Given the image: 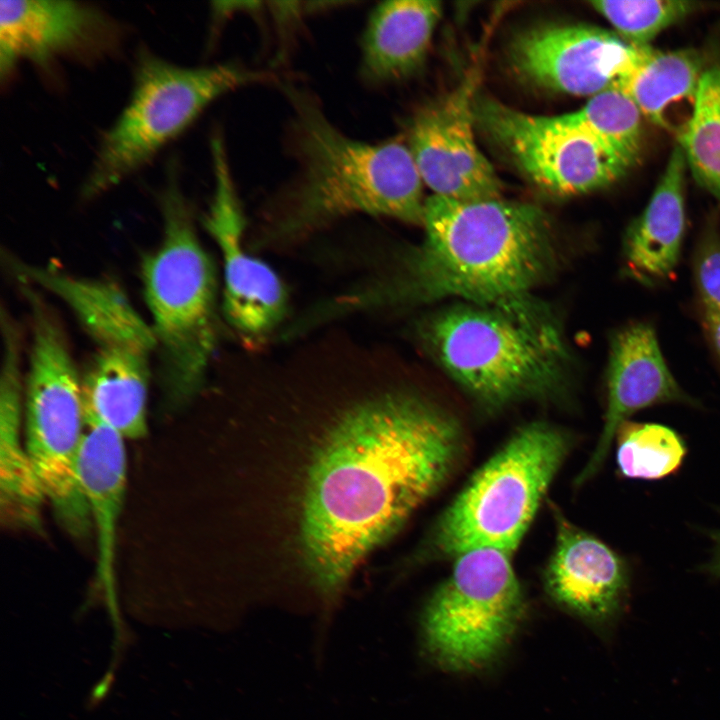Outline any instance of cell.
<instances>
[{
    "mask_svg": "<svg viewBox=\"0 0 720 720\" xmlns=\"http://www.w3.org/2000/svg\"><path fill=\"white\" fill-rule=\"evenodd\" d=\"M687 164L677 144L639 216L625 230L622 274L641 285L655 287L674 273L685 234V176Z\"/></svg>",
    "mask_w": 720,
    "mask_h": 720,
    "instance_id": "obj_19",
    "label": "cell"
},
{
    "mask_svg": "<svg viewBox=\"0 0 720 720\" xmlns=\"http://www.w3.org/2000/svg\"><path fill=\"white\" fill-rule=\"evenodd\" d=\"M678 145L698 185L720 203V59L706 66Z\"/></svg>",
    "mask_w": 720,
    "mask_h": 720,
    "instance_id": "obj_23",
    "label": "cell"
},
{
    "mask_svg": "<svg viewBox=\"0 0 720 720\" xmlns=\"http://www.w3.org/2000/svg\"><path fill=\"white\" fill-rule=\"evenodd\" d=\"M704 57L694 49L657 51L644 46L639 57L618 82L654 124L666 126L667 109L679 101L694 104L706 69Z\"/></svg>",
    "mask_w": 720,
    "mask_h": 720,
    "instance_id": "obj_22",
    "label": "cell"
},
{
    "mask_svg": "<svg viewBox=\"0 0 720 720\" xmlns=\"http://www.w3.org/2000/svg\"><path fill=\"white\" fill-rule=\"evenodd\" d=\"M556 543L545 570L553 600L597 626L613 623L628 594L624 561L605 543L557 513Z\"/></svg>",
    "mask_w": 720,
    "mask_h": 720,
    "instance_id": "obj_17",
    "label": "cell"
},
{
    "mask_svg": "<svg viewBox=\"0 0 720 720\" xmlns=\"http://www.w3.org/2000/svg\"><path fill=\"white\" fill-rule=\"evenodd\" d=\"M569 447L568 435L550 424L520 428L441 515L430 537L432 552L456 557L492 548L511 555Z\"/></svg>",
    "mask_w": 720,
    "mask_h": 720,
    "instance_id": "obj_9",
    "label": "cell"
},
{
    "mask_svg": "<svg viewBox=\"0 0 720 720\" xmlns=\"http://www.w3.org/2000/svg\"><path fill=\"white\" fill-rule=\"evenodd\" d=\"M701 323L706 341L720 363V312H702Z\"/></svg>",
    "mask_w": 720,
    "mask_h": 720,
    "instance_id": "obj_28",
    "label": "cell"
},
{
    "mask_svg": "<svg viewBox=\"0 0 720 720\" xmlns=\"http://www.w3.org/2000/svg\"><path fill=\"white\" fill-rule=\"evenodd\" d=\"M644 46L587 25H541L521 32L510 46L511 64L536 86L594 96L616 86Z\"/></svg>",
    "mask_w": 720,
    "mask_h": 720,
    "instance_id": "obj_13",
    "label": "cell"
},
{
    "mask_svg": "<svg viewBox=\"0 0 720 720\" xmlns=\"http://www.w3.org/2000/svg\"><path fill=\"white\" fill-rule=\"evenodd\" d=\"M715 548L712 559L706 566L708 572L720 578V530L714 535Z\"/></svg>",
    "mask_w": 720,
    "mask_h": 720,
    "instance_id": "obj_29",
    "label": "cell"
},
{
    "mask_svg": "<svg viewBox=\"0 0 720 720\" xmlns=\"http://www.w3.org/2000/svg\"><path fill=\"white\" fill-rule=\"evenodd\" d=\"M692 273L701 313L720 312V232L713 222L697 241Z\"/></svg>",
    "mask_w": 720,
    "mask_h": 720,
    "instance_id": "obj_27",
    "label": "cell"
},
{
    "mask_svg": "<svg viewBox=\"0 0 720 720\" xmlns=\"http://www.w3.org/2000/svg\"><path fill=\"white\" fill-rule=\"evenodd\" d=\"M607 407L597 445L580 473L584 483L603 464L619 427L627 418L656 404H697L671 373L654 327L636 321L618 329L611 337L606 374Z\"/></svg>",
    "mask_w": 720,
    "mask_h": 720,
    "instance_id": "obj_16",
    "label": "cell"
},
{
    "mask_svg": "<svg viewBox=\"0 0 720 720\" xmlns=\"http://www.w3.org/2000/svg\"><path fill=\"white\" fill-rule=\"evenodd\" d=\"M426 603L420 620L425 652L450 671L480 669L508 644L525 611L510 554L464 552Z\"/></svg>",
    "mask_w": 720,
    "mask_h": 720,
    "instance_id": "obj_10",
    "label": "cell"
},
{
    "mask_svg": "<svg viewBox=\"0 0 720 720\" xmlns=\"http://www.w3.org/2000/svg\"><path fill=\"white\" fill-rule=\"evenodd\" d=\"M32 342L25 388L24 440L46 500L74 537L92 528L77 463L86 431L82 378L56 315L29 284Z\"/></svg>",
    "mask_w": 720,
    "mask_h": 720,
    "instance_id": "obj_7",
    "label": "cell"
},
{
    "mask_svg": "<svg viewBox=\"0 0 720 720\" xmlns=\"http://www.w3.org/2000/svg\"><path fill=\"white\" fill-rule=\"evenodd\" d=\"M475 120L532 183L551 195L600 190L628 170L569 114L531 115L476 99Z\"/></svg>",
    "mask_w": 720,
    "mask_h": 720,
    "instance_id": "obj_11",
    "label": "cell"
},
{
    "mask_svg": "<svg viewBox=\"0 0 720 720\" xmlns=\"http://www.w3.org/2000/svg\"><path fill=\"white\" fill-rule=\"evenodd\" d=\"M442 4L433 0L380 3L370 14L362 38L361 72L372 83L401 80L424 63Z\"/></svg>",
    "mask_w": 720,
    "mask_h": 720,
    "instance_id": "obj_21",
    "label": "cell"
},
{
    "mask_svg": "<svg viewBox=\"0 0 720 720\" xmlns=\"http://www.w3.org/2000/svg\"><path fill=\"white\" fill-rule=\"evenodd\" d=\"M265 79L238 64L184 67L148 50L137 57L132 92L103 134L81 194L96 197L147 164L220 96Z\"/></svg>",
    "mask_w": 720,
    "mask_h": 720,
    "instance_id": "obj_8",
    "label": "cell"
},
{
    "mask_svg": "<svg viewBox=\"0 0 720 720\" xmlns=\"http://www.w3.org/2000/svg\"><path fill=\"white\" fill-rule=\"evenodd\" d=\"M424 237L391 276L339 300L347 310L427 304L446 298L517 313L546 310L533 295L560 264L548 215L501 198L426 199Z\"/></svg>",
    "mask_w": 720,
    "mask_h": 720,
    "instance_id": "obj_2",
    "label": "cell"
},
{
    "mask_svg": "<svg viewBox=\"0 0 720 720\" xmlns=\"http://www.w3.org/2000/svg\"><path fill=\"white\" fill-rule=\"evenodd\" d=\"M216 190L204 225L223 259L222 310L230 326L248 342L264 340L283 320L287 296L277 274L244 246V220L224 154L214 143Z\"/></svg>",
    "mask_w": 720,
    "mask_h": 720,
    "instance_id": "obj_14",
    "label": "cell"
},
{
    "mask_svg": "<svg viewBox=\"0 0 720 720\" xmlns=\"http://www.w3.org/2000/svg\"><path fill=\"white\" fill-rule=\"evenodd\" d=\"M163 236L142 262L161 383L173 405L201 389L218 340L217 279L175 177L162 191Z\"/></svg>",
    "mask_w": 720,
    "mask_h": 720,
    "instance_id": "obj_5",
    "label": "cell"
},
{
    "mask_svg": "<svg viewBox=\"0 0 720 720\" xmlns=\"http://www.w3.org/2000/svg\"><path fill=\"white\" fill-rule=\"evenodd\" d=\"M569 115L627 169L640 159L644 116L620 87L613 86L590 97L585 106Z\"/></svg>",
    "mask_w": 720,
    "mask_h": 720,
    "instance_id": "obj_24",
    "label": "cell"
},
{
    "mask_svg": "<svg viewBox=\"0 0 720 720\" xmlns=\"http://www.w3.org/2000/svg\"><path fill=\"white\" fill-rule=\"evenodd\" d=\"M465 449L462 426L421 396L392 393L342 414L311 459L299 543L305 570L330 613L366 556L448 480Z\"/></svg>",
    "mask_w": 720,
    "mask_h": 720,
    "instance_id": "obj_1",
    "label": "cell"
},
{
    "mask_svg": "<svg viewBox=\"0 0 720 720\" xmlns=\"http://www.w3.org/2000/svg\"><path fill=\"white\" fill-rule=\"evenodd\" d=\"M24 282L63 301L94 344L82 377L85 422L106 425L125 439L147 433L150 358L156 351L151 325L118 284L15 263Z\"/></svg>",
    "mask_w": 720,
    "mask_h": 720,
    "instance_id": "obj_6",
    "label": "cell"
},
{
    "mask_svg": "<svg viewBox=\"0 0 720 720\" xmlns=\"http://www.w3.org/2000/svg\"><path fill=\"white\" fill-rule=\"evenodd\" d=\"M284 90L298 169L277 200L270 233L297 237L356 213L422 224L424 183L408 145L353 139L307 91L293 85Z\"/></svg>",
    "mask_w": 720,
    "mask_h": 720,
    "instance_id": "obj_3",
    "label": "cell"
},
{
    "mask_svg": "<svg viewBox=\"0 0 720 720\" xmlns=\"http://www.w3.org/2000/svg\"><path fill=\"white\" fill-rule=\"evenodd\" d=\"M419 330L439 365L487 410L552 398L571 374L570 351L548 311L462 303L432 314Z\"/></svg>",
    "mask_w": 720,
    "mask_h": 720,
    "instance_id": "obj_4",
    "label": "cell"
},
{
    "mask_svg": "<svg viewBox=\"0 0 720 720\" xmlns=\"http://www.w3.org/2000/svg\"><path fill=\"white\" fill-rule=\"evenodd\" d=\"M120 40L118 26L101 10L76 1L0 2V74L30 61L46 66L59 57L96 59Z\"/></svg>",
    "mask_w": 720,
    "mask_h": 720,
    "instance_id": "obj_15",
    "label": "cell"
},
{
    "mask_svg": "<svg viewBox=\"0 0 720 720\" xmlns=\"http://www.w3.org/2000/svg\"><path fill=\"white\" fill-rule=\"evenodd\" d=\"M125 438L102 424L86 425L77 475L97 540V578L112 615L117 614L116 538L126 486Z\"/></svg>",
    "mask_w": 720,
    "mask_h": 720,
    "instance_id": "obj_20",
    "label": "cell"
},
{
    "mask_svg": "<svg viewBox=\"0 0 720 720\" xmlns=\"http://www.w3.org/2000/svg\"><path fill=\"white\" fill-rule=\"evenodd\" d=\"M590 5L630 44L648 46L658 34L700 9L688 0H597Z\"/></svg>",
    "mask_w": 720,
    "mask_h": 720,
    "instance_id": "obj_26",
    "label": "cell"
},
{
    "mask_svg": "<svg viewBox=\"0 0 720 720\" xmlns=\"http://www.w3.org/2000/svg\"><path fill=\"white\" fill-rule=\"evenodd\" d=\"M476 83L472 71L412 119L408 146L434 195L459 201L501 198V182L475 141Z\"/></svg>",
    "mask_w": 720,
    "mask_h": 720,
    "instance_id": "obj_12",
    "label": "cell"
},
{
    "mask_svg": "<svg viewBox=\"0 0 720 720\" xmlns=\"http://www.w3.org/2000/svg\"><path fill=\"white\" fill-rule=\"evenodd\" d=\"M3 360L0 381V512L10 527L39 530L47 501L22 436L19 334L2 317Z\"/></svg>",
    "mask_w": 720,
    "mask_h": 720,
    "instance_id": "obj_18",
    "label": "cell"
},
{
    "mask_svg": "<svg viewBox=\"0 0 720 720\" xmlns=\"http://www.w3.org/2000/svg\"><path fill=\"white\" fill-rule=\"evenodd\" d=\"M616 437L618 467L627 478L666 477L679 468L686 454L681 437L661 424L625 421Z\"/></svg>",
    "mask_w": 720,
    "mask_h": 720,
    "instance_id": "obj_25",
    "label": "cell"
}]
</instances>
